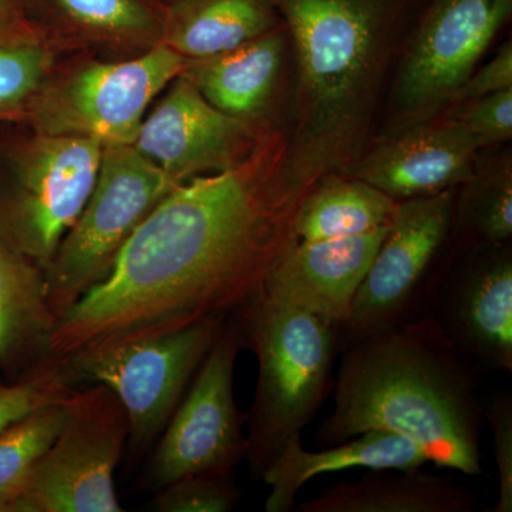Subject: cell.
<instances>
[{
	"label": "cell",
	"mask_w": 512,
	"mask_h": 512,
	"mask_svg": "<svg viewBox=\"0 0 512 512\" xmlns=\"http://www.w3.org/2000/svg\"><path fill=\"white\" fill-rule=\"evenodd\" d=\"M306 194L239 167L178 184L121 247L109 275L57 323L62 359L86 348L227 318L296 241Z\"/></svg>",
	"instance_id": "6da1fadb"
},
{
	"label": "cell",
	"mask_w": 512,
	"mask_h": 512,
	"mask_svg": "<svg viewBox=\"0 0 512 512\" xmlns=\"http://www.w3.org/2000/svg\"><path fill=\"white\" fill-rule=\"evenodd\" d=\"M340 350L335 407L316 431L319 447L390 431L412 440L437 467L480 476L477 372L430 313Z\"/></svg>",
	"instance_id": "7a4b0ae2"
},
{
	"label": "cell",
	"mask_w": 512,
	"mask_h": 512,
	"mask_svg": "<svg viewBox=\"0 0 512 512\" xmlns=\"http://www.w3.org/2000/svg\"><path fill=\"white\" fill-rule=\"evenodd\" d=\"M271 3L288 25L299 66L295 153L284 178L308 192L355 153L400 0Z\"/></svg>",
	"instance_id": "3957f363"
},
{
	"label": "cell",
	"mask_w": 512,
	"mask_h": 512,
	"mask_svg": "<svg viewBox=\"0 0 512 512\" xmlns=\"http://www.w3.org/2000/svg\"><path fill=\"white\" fill-rule=\"evenodd\" d=\"M242 348L258 360V380L245 414L249 473L262 480L288 441L298 439L332 390L339 329L261 289L237 311Z\"/></svg>",
	"instance_id": "277c9868"
},
{
	"label": "cell",
	"mask_w": 512,
	"mask_h": 512,
	"mask_svg": "<svg viewBox=\"0 0 512 512\" xmlns=\"http://www.w3.org/2000/svg\"><path fill=\"white\" fill-rule=\"evenodd\" d=\"M227 318L77 350L62 357L73 387L104 384L126 409L128 450L141 456L161 436Z\"/></svg>",
	"instance_id": "5b68a950"
},
{
	"label": "cell",
	"mask_w": 512,
	"mask_h": 512,
	"mask_svg": "<svg viewBox=\"0 0 512 512\" xmlns=\"http://www.w3.org/2000/svg\"><path fill=\"white\" fill-rule=\"evenodd\" d=\"M177 185L136 147L104 144L92 194L45 268L59 320L104 281L130 235Z\"/></svg>",
	"instance_id": "8992f818"
},
{
	"label": "cell",
	"mask_w": 512,
	"mask_h": 512,
	"mask_svg": "<svg viewBox=\"0 0 512 512\" xmlns=\"http://www.w3.org/2000/svg\"><path fill=\"white\" fill-rule=\"evenodd\" d=\"M130 424L104 384L76 387L62 429L37 460L5 512H120L114 473Z\"/></svg>",
	"instance_id": "52a82bcc"
},
{
	"label": "cell",
	"mask_w": 512,
	"mask_h": 512,
	"mask_svg": "<svg viewBox=\"0 0 512 512\" xmlns=\"http://www.w3.org/2000/svg\"><path fill=\"white\" fill-rule=\"evenodd\" d=\"M454 190L397 202L382 244L360 284L339 350L426 315L441 279L431 271L453 235Z\"/></svg>",
	"instance_id": "ba28073f"
},
{
	"label": "cell",
	"mask_w": 512,
	"mask_h": 512,
	"mask_svg": "<svg viewBox=\"0 0 512 512\" xmlns=\"http://www.w3.org/2000/svg\"><path fill=\"white\" fill-rule=\"evenodd\" d=\"M103 147L97 138L43 133L19 158L0 200V235L43 269L92 194Z\"/></svg>",
	"instance_id": "9c48e42d"
},
{
	"label": "cell",
	"mask_w": 512,
	"mask_h": 512,
	"mask_svg": "<svg viewBox=\"0 0 512 512\" xmlns=\"http://www.w3.org/2000/svg\"><path fill=\"white\" fill-rule=\"evenodd\" d=\"M241 349L237 320L229 315L158 437L147 474L153 490L192 474L235 470L245 460V414L239 412L234 390L235 365Z\"/></svg>",
	"instance_id": "30bf717a"
},
{
	"label": "cell",
	"mask_w": 512,
	"mask_h": 512,
	"mask_svg": "<svg viewBox=\"0 0 512 512\" xmlns=\"http://www.w3.org/2000/svg\"><path fill=\"white\" fill-rule=\"evenodd\" d=\"M188 66L161 42L137 59L90 64L45 94L37 120L45 134L133 146L151 100Z\"/></svg>",
	"instance_id": "8fae6325"
},
{
	"label": "cell",
	"mask_w": 512,
	"mask_h": 512,
	"mask_svg": "<svg viewBox=\"0 0 512 512\" xmlns=\"http://www.w3.org/2000/svg\"><path fill=\"white\" fill-rule=\"evenodd\" d=\"M511 13L512 0H434L397 79L400 117L421 123L454 101Z\"/></svg>",
	"instance_id": "7c38bea8"
},
{
	"label": "cell",
	"mask_w": 512,
	"mask_h": 512,
	"mask_svg": "<svg viewBox=\"0 0 512 512\" xmlns=\"http://www.w3.org/2000/svg\"><path fill=\"white\" fill-rule=\"evenodd\" d=\"M468 251L466 264L441 278L427 313L476 372H511L510 244Z\"/></svg>",
	"instance_id": "4fadbf2b"
},
{
	"label": "cell",
	"mask_w": 512,
	"mask_h": 512,
	"mask_svg": "<svg viewBox=\"0 0 512 512\" xmlns=\"http://www.w3.org/2000/svg\"><path fill=\"white\" fill-rule=\"evenodd\" d=\"M251 134L244 119L211 106L183 73L144 119L133 146L177 184L239 167Z\"/></svg>",
	"instance_id": "5bb4252c"
},
{
	"label": "cell",
	"mask_w": 512,
	"mask_h": 512,
	"mask_svg": "<svg viewBox=\"0 0 512 512\" xmlns=\"http://www.w3.org/2000/svg\"><path fill=\"white\" fill-rule=\"evenodd\" d=\"M477 151L474 138L451 117L421 121L363 158L352 177L396 202L429 197L467 183Z\"/></svg>",
	"instance_id": "9a60e30c"
},
{
	"label": "cell",
	"mask_w": 512,
	"mask_h": 512,
	"mask_svg": "<svg viewBox=\"0 0 512 512\" xmlns=\"http://www.w3.org/2000/svg\"><path fill=\"white\" fill-rule=\"evenodd\" d=\"M387 227L356 237L293 241L279 256L262 289L340 329L369 271Z\"/></svg>",
	"instance_id": "2e32d148"
},
{
	"label": "cell",
	"mask_w": 512,
	"mask_h": 512,
	"mask_svg": "<svg viewBox=\"0 0 512 512\" xmlns=\"http://www.w3.org/2000/svg\"><path fill=\"white\" fill-rule=\"evenodd\" d=\"M57 323L45 269L0 235V372L10 382L59 360L52 349Z\"/></svg>",
	"instance_id": "e0dca14e"
},
{
	"label": "cell",
	"mask_w": 512,
	"mask_h": 512,
	"mask_svg": "<svg viewBox=\"0 0 512 512\" xmlns=\"http://www.w3.org/2000/svg\"><path fill=\"white\" fill-rule=\"evenodd\" d=\"M430 463L417 444L396 433L370 430L352 439L308 451L302 439L285 444L262 480L271 488L266 498L268 512H289L295 508L296 497L303 485L322 474L338 473L349 468L366 470H414Z\"/></svg>",
	"instance_id": "ac0fdd59"
},
{
	"label": "cell",
	"mask_w": 512,
	"mask_h": 512,
	"mask_svg": "<svg viewBox=\"0 0 512 512\" xmlns=\"http://www.w3.org/2000/svg\"><path fill=\"white\" fill-rule=\"evenodd\" d=\"M476 498L456 478L414 470H369L355 483L336 481L298 512H471Z\"/></svg>",
	"instance_id": "d6986e66"
},
{
	"label": "cell",
	"mask_w": 512,
	"mask_h": 512,
	"mask_svg": "<svg viewBox=\"0 0 512 512\" xmlns=\"http://www.w3.org/2000/svg\"><path fill=\"white\" fill-rule=\"evenodd\" d=\"M276 22L271 0H174L160 40L185 59L204 60L271 32Z\"/></svg>",
	"instance_id": "ffe728a7"
},
{
	"label": "cell",
	"mask_w": 512,
	"mask_h": 512,
	"mask_svg": "<svg viewBox=\"0 0 512 512\" xmlns=\"http://www.w3.org/2000/svg\"><path fill=\"white\" fill-rule=\"evenodd\" d=\"M284 52L285 37L274 29L222 55L195 60L184 73L211 106L245 120L271 97Z\"/></svg>",
	"instance_id": "44dd1931"
},
{
	"label": "cell",
	"mask_w": 512,
	"mask_h": 512,
	"mask_svg": "<svg viewBox=\"0 0 512 512\" xmlns=\"http://www.w3.org/2000/svg\"><path fill=\"white\" fill-rule=\"evenodd\" d=\"M396 201L360 178H320L303 197L293 218L302 242L356 237L389 224Z\"/></svg>",
	"instance_id": "7402d4cb"
},
{
	"label": "cell",
	"mask_w": 512,
	"mask_h": 512,
	"mask_svg": "<svg viewBox=\"0 0 512 512\" xmlns=\"http://www.w3.org/2000/svg\"><path fill=\"white\" fill-rule=\"evenodd\" d=\"M453 235L467 249L503 247L512 237V164L504 156L473 177L454 198Z\"/></svg>",
	"instance_id": "603a6c76"
},
{
	"label": "cell",
	"mask_w": 512,
	"mask_h": 512,
	"mask_svg": "<svg viewBox=\"0 0 512 512\" xmlns=\"http://www.w3.org/2000/svg\"><path fill=\"white\" fill-rule=\"evenodd\" d=\"M73 28L131 42L160 36L164 13L148 0H39Z\"/></svg>",
	"instance_id": "cb8c5ba5"
},
{
	"label": "cell",
	"mask_w": 512,
	"mask_h": 512,
	"mask_svg": "<svg viewBox=\"0 0 512 512\" xmlns=\"http://www.w3.org/2000/svg\"><path fill=\"white\" fill-rule=\"evenodd\" d=\"M69 396L33 410L0 430V512L6 511L30 470L55 441L66 417Z\"/></svg>",
	"instance_id": "d4e9b609"
},
{
	"label": "cell",
	"mask_w": 512,
	"mask_h": 512,
	"mask_svg": "<svg viewBox=\"0 0 512 512\" xmlns=\"http://www.w3.org/2000/svg\"><path fill=\"white\" fill-rule=\"evenodd\" d=\"M239 498L235 470L207 471L160 488L153 507L160 512H228L237 507Z\"/></svg>",
	"instance_id": "484cf974"
},
{
	"label": "cell",
	"mask_w": 512,
	"mask_h": 512,
	"mask_svg": "<svg viewBox=\"0 0 512 512\" xmlns=\"http://www.w3.org/2000/svg\"><path fill=\"white\" fill-rule=\"evenodd\" d=\"M47 50L23 40H0V114L18 109L49 69Z\"/></svg>",
	"instance_id": "4316f807"
},
{
	"label": "cell",
	"mask_w": 512,
	"mask_h": 512,
	"mask_svg": "<svg viewBox=\"0 0 512 512\" xmlns=\"http://www.w3.org/2000/svg\"><path fill=\"white\" fill-rule=\"evenodd\" d=\"M74 389L60 360L22 379L0 383V430L33 410L66 399Z\"/></svg>",
	"instance_id": "83f0119b"
},
{
	"label": "cell",
	"mask_w": 512,
	"mask_h": 512,
	"mask_svg": "<svg viewBox=\"0 0 512 512\" xmlns=\"http://www.w3.org/2000/svg\"><path fill=\"white\" fill-rule=\"evenodd\" d=\"M461 103L451 119L466 128L478 148L511 140L512 87Z\"/></svg>",
	"instance_id": "f1b7e54d"
},
{
	"label": "cell",
	"mask_w": 512,
	"mask_h": 512,
	"mask_svg": "<svg viewBox=\"0 0 512 512\" xmlns=\"http://www.w3.org/2000/svg\"><path fill=\"white\" fill-rule=\"evenodd\" d=\"M488 426L494 441V460L497 466L498 493L493 512L512 511V397L508 392L495 394L485 407Z\"/></svg>",
	"instance_id": "f546056e"
},
{
	"label": "cell",
	"mask_w": 512,
	"mask_h": 512,
	"mask_svg": "<svg viewBox=\"0 0 512 512\" xmlns=\"http://www.w3.org/2000/svg\"><path fill=\"white\" fill-rule=\"evenodd\" d=\"M512 87V46L511 40L504 43L497 55L493 57L478 72L468 77L460 92L457 93V103L461 101L477 99L487 94L500 92V90Z\"/></svg>",
	"instance_id": "4dcf8cb0"
},
{
	"label": "cell",
	"mask_w": 512,
	"mask_h": 512,
	"mask_svg": "<svg viewBox=\"0 0 512 512\" xmlns=\"http://www.w3.org/2000/svg\"><path fill=\"white\" fill-rule=\"evenodd\" d=\"M40 6L39 0H0V35L25 28L30 13Z\"/></svg>",
	"instance_id": "1f68e13d"
}]
</instances>
